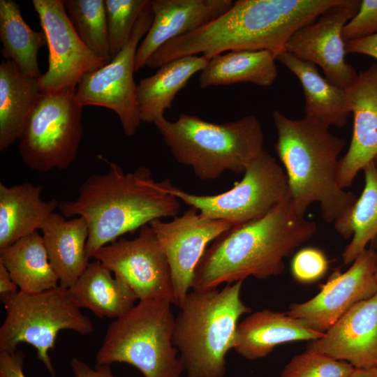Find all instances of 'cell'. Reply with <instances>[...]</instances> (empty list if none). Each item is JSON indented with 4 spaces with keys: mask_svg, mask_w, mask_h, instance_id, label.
I'll return each mask as SVG.
<instances>
[{
    "mask_svg": "<svg viewBox=\"0 0 377 377\" xmlns=\"http://www.w3.org/2000/svg\"><path fill=\"white\" fill-rule=\"evenodd\" d=\"M149 0H105L112 59L128 43Z\"/></svg>",
    "mask_w": 377,
    "mask_h": 377,
    "instance_id": "cell-32",
    "label": "cell"
},
{
    "mask_svg": "<svg viewBox=\"0 0 377 377\" xmlns=\"http://www.w3.org/2000/svg\"><path fill=\"white\" fill-rule=\"evenodd\" d=\"M172 303L141 300L108 326L96 353V364L126 363L145 377H180L183 365L173 343Z\"/></svg>",
    "mask_w": 377,
    "mask_h": 377,
    "instance_id": "cell-7",
    "label": "cell"
},
{
    "mask_svg": "<svg viewBox=\"0 0 377 377\" xmlns=\"http://www.w3.org/2000/svg\"><path fill=\"white\" fill-rule=\"evenodd\" d=\"M339 1L237 0L219 17L165 43L147 64L159 68L182 57L201 54L209 60L239 50H269L276 58L296 31Z\"/></svg>",
    "mask_w": 377,
    "mask_h": 377,
    "instance_id": "cell-1",
    "label": "cell"
},
{
    "mask_svg": "<svg viewBox=\"0 0 377 377\" xmlns=\"http://www.w3.org/2000/svg\"><path fill=\"white\" fill-rule=\"evenodd\" d=\"M3 304L6 315L0 327V352H13L19 343H29L52 377L55 371L49 351L59 332L70 330L87 335L94 330L70 289L60 286L37 293L19 290Z\"/></svg>",
    "mask_w": 377,
    "mask_h": 377,
    "instance_id": "cell-8",
    "label": "cell"
},
{
    "mask_svg": "<svg viewBox=\"0 0 377 377\" xmlns=\"http://www.w3.org/2000/svg\"><path fill=\"white\" fill-rule=\"evenodd\" d=\"M377 251L366 249L345 272H334L311 300L290 305L288 314L325 333L359 302L377 293Z\"/></svg>",
    "mask_w": 377,
    "mask_h": 377,
    "instance_id": "cell-15",
    "label": "cell"
},
{
    "mask_svg": "<svg viewBox=\"0 0 377 377\" xmlns=\"http://www.w3.org/2000/svg\"><path fill=\"white\" fill-rule=\"evenodd\" d=\"M276 59L298 78L303 87L304 117L328 128H342L346 125L350 114L346 89L323 77L316 64L286 50Z\"/></svg>",
    "mask_w": 377,
    "mask_h": 377,
    "instance_id": "cell-22",
    "label": "cell"
},
{
    "mask_svg": "<svg viewBox=\"0 0 377 377\" xmlns=\"http://www.w3.org/2000/svg\"><path fill=\"white\" fill-rule=\"evenodd\" d=\"M149 225L167 255L174 286L175 304L179 306L192 289L195 269L208 244L235 226L224 220L204 216L192 207L171 221L156 219Z\"/></svg>",
    "mask_w": 377,
    "mask_h": 377,
    "instance_id": "cell-16",
    "label": "cell"
},
{
    "mask_svg": "<svg viewBox=\"0 0 377 377\" xmlns=\"http://www.w3.org/2000/svg\"><path fill=\"white\" fill-rule=\"evenodd\" d=\"M75 91L40 93L19 139L21 158L29 168L40 172L66 170L75 160L84 107Z\"/></svg>",
    "mask_w": 377,
    "mask_h": 377,
    "instance_id": "cell-9",
    "label": "cell"
},
{
    "mask_svg": "<svg viewBox=\"0 0 377 377\" xmlns=\"http://www.w3.org/2000/svg\"><path fill=\"white\" fill-rule=\"evenodd\" d=\"M369 247L377 251V237L370 243Z\"/></svg>",
    "mask_w": 377,
    "mask_h": 377,
    "instance_id": "cell-41",
    "label": "cell"
},
{
    "mask_svg": "<svg viewBox=\"0 0 377 377\" xmlns=\"http://www.w3.org/2000/svg\"><path fill=\"white\" fill-rule=\"evenodd\" d=\"M354 369L347 362L306 349L292 357L280 377H348Z\"/></svg>",
    "mask_w": 377,
    "mask_h": 377,
    "instance_id": "cell-33",
    "label": "cell"
},
{
    "mask_svg": "<svg viewBox=\"0 0 377 377\" xmlns=\"http://www.w3.org/2000/svg\"><path fill=\"white\" fill-rule=\"evenodd\" d=\"M103 174L89 176L81 184L73 200L59 202L58 208L65 217H83L87 224L88 258L102 246L122 235L133 232L151 221L177 216L179 199L170 193L169 179L156 181L150 170L141 166L125 172L109 162Z\"/></svg>",
    "mask_w": 377,
    "mask_h": 377,
    "instance_id": "cell-2",
    "label": "cell"
},
{
    "mask_svg": "<svg viewBox=\"0 0 377 377\" xmlns=\"http://www.w3.org/2000/svg\"><path fill=\"white\" fill-rule=\"evenodd\" d=\"M375 280H376V284H377V266H376V271H375Z\"/></svg>",
    "mask_w": 377,
    "mask_h": 377,
    "instance_id": "cell-42",
    "label": "cell"
},
{
    "mask_svg": "<svg viewBox=\"0 0 377 377\" xmlns=\"http://www.w3.org/2000/svg\"><path fill=\"white\" fill-rule=\"evenodd\" d=\"M49 50L48 69L38 78L42 93L76 89L82 76L107 64L79 38L62 0H33Z\"/></svg>",
    "mask_w": 377,
    "mask_h": 377,
    "instance_id": "cell-13",
    "label": "cell"
},
{
    "mask_svg": "<svg viewBox=\"0 0 377 377\" xmlns=\"http://www.w3.org/2000/svg\"><path fill=\"white\" fill-rule=\"evenodd\" d=\"M41 91L38 78L24 74L10 60L0 64V151L22 135Z\"/></svg>",
    "mask_w": 377,
    "mask_h": 377,
    "instance_id": "cell-26",
    "label": "cell"
},
{
    "mask_svg": "<svg viewBox=\"0 0 377 377\" xmlns=\"http://www.w3.org/2000/svg\"><path fill=\"white\" fill-rule=\"evenodd\" d=\"M243 281L223 288L192 289L175 320L173 343L187 377H223L238 321L251 309L241 298Z\"/></svg>",
    "mask_w": 377,
    "mask_h": 377,
    "instance_id": "cell-5",
    "label": "cell"
},
{
    "mask_svg": "<svg viewBox=\"0 0 377 377\" xmlns=\"http://www.w3.org/2000/svg\"><path fill=\"white\" fill-rule=\"evenodd\" d=\"M151 25L139 45L135 71L146 66L162 45L198 29L219 17L233 4L231 0H152Z\"/></svg>",
    "mask_w": 377,
    "mask_h": 377,
    "instance_id": "cell-19",
    "label": "cell"
},
{
    "mask_svg": "<svg viewBox=\"0 0 377 377\" xmlns=\"http://www.w3.org/2000/svg\"><path fill=\"white\" fill-rule=\"evenodd\" d=\"M272 119L277 136L274 149L287 176L293 210L304 216L309 207L318 202L322 219L334 223L357 199L337 181L344 140L304 117L293 119L274 110Z\"/></svg>",
    "mask_w": 377,
    "mask_h": 377,
    "instance_id": "cell-4",
    "label": "cell"
},
{
    "mask_svg": "<svg viewBox=\"0 0 377 377\" xmlns=\"http://www.w3.org/2000/svg\"><path fill=\"white\" fill-rule=\"evenodd\" d=\"M70 365L74 377H114L110 365L96 364L91 368L77 357L71 359Z\"/></svg>",
    "mask_w": 377,
    "mask_h": 377,
    "instance_id": "cell-37",
    "label": "cell"
},
{
    "mask_svg": "<svg viewBox=\"0 0 377 377\" xmlns=\"http://www.w3.org/2000/svg\"><path fill=\"white\" fill-rule=\"evenodd\" d=\"M329 260L325 253L315 247H304L294 255L291 264V274L300 283H311L320 279L327 273Z\"/></svg>",
    "mask_w": 377,
    "mask_h": 377,
    "instance_id": "cell-34",
    "label": "cell"
},
{
    "mask_svg": "<svg viewBox=\"0 0 377 377\" xmlns=\"http://www.w3.org/2000/svg\"><path fill=\"white\" fill-rule=\"evenodd\" d=\"M346 89L353 131L348 151L339 162L337 181L343 189L377 157V64L361 71Z\"/></svg>",
    "mask_w": 377,
    "mask_h": 377,
    "instance_id": "cell-17",
    "label": "cell"
},
{
    "mask_svg": "<svg viewBox=\"0 0 377 377\" xmlns=\"http://www.w3.org/2000/svg\"><path fill=\"white\" fill-rule=\"evenodd\" d=\"M209 59L202 55H191L172 60L158 68L152 75L142 79L137 85V101L142 121L154 123L172 108L179 93Z\"/></svg>",
    "mask_w": 377,
    "mask_h": 377,
    "instance_id": "cell-24",
    "label": "cell"
},
{
    "mask_svg": "<svg viewBox=\"0 0 377 377\" xmlns=\"http://www.w3.org/2000/svg\"><path fill=\"white\" fill-rule=\"evenodd\" d=\"M0 40L1 54L15 63L25 75L39 78L40 48L47 45L45 34L33 30L24 20L20 7L13 0H0Z\"/></svg>",
    "mask_w": 377,
    "mask_h": 377,
    "instance_id": "cell-30",
    "label": "cell"
},
{
    "mask_svg": "<svg viewBox=\"0 0 377 377\" xmlns=\"http://www.w3.org/2000/svg\"><path fill=\"white\" fill-rule=\"evenodd\" d=\"M43 188L30 182L0 183V250L40 229L59 202L40 198Z\"/></svg>",
    "mask_w": 377,
    "mask_h": 377,
    "instance_id": "cell-23",
    "label": "cell"
},
{
    "mask_svg": "<svg viewBox=\"0 0 377 377\" xmlns=\"http://www.w3.org/2000/svg\"><path fill=\"white\" fill-rule=\"evenodd\" d=\"M24 358L22 351L0 352V377H26L23 371Z\"/></svg>",
    "mask_w": 377,
    "mask_h": 377,
    "instance_id": "cell-36",
    "label": "cell"
},
{
    "mask_svg": "<svg viewBox=\"0 0 377 377\" xmlns=\"http://www.w3.org/2000/svg\"><path fill=\"white\" fill-rule=\"evenodd\" d=\"M348 377H377V367L355 368Z\"/></svg>",
    "mask_w": 377,
    "mask_h": 377,
    "instance_id": "cell-40",
    "label": "cell"
},
{
    "mask_svg": "<svg viewBox=\"0 0 377 377\" xmlns=\"http://www.w3.org/2000/svg\"><path fill=\"white\" fill-rule=\"evenodd\" d=\"M40 230L59 286L71 288L90 263L87 253L89 229L85 219L76 216L66 220L64 215L54 212Z\"/></svg>",
    "mask_w": 377,
    "mask_h": 377,
    "instance_id": "cell-21",
    "label": "cell"
},
{
    "mask_svg": "<svg viewBox=\"0 0 377 377\" xmlns=\"http://www.w3.org/2000/svg\"><path fill=\"white\" fill-rule=\"evenodd\" d=\"M68 16L88 49L106 63L112 56L105 0L64 1Z\"/></svg>",
    "mask_w": 377,
    "mask_h": 377,
    "instance_id": "cell-31",
    "label": "cell"
},
{
    "mask_svg": "<svg viewBox=\"0 0 377 377\" xmlns=\"http://www.w3.org/2000/svg\"><path fill=\"white\" fill-rule=\"evenodd\" d=\"M376 367H377V366H376Z\"/></svg>",
    "mask_w": 377,
    "mask_h": 377,
    "instance_id": "cell-44",
    "label": "cell"
},
{
    "mask_svg": "<svg viewBox=\"0 0 377 377\" xmlns=\"http://www.w3.org/2000/svg\"><path fill=\"white\" fill-rule=\"evenodd\" d=\"M241 181L219 194L201 195L187 193L172 183L168 191L207 218L238 226L259 219L289 199L288 179L283 168L264 150L247 167Z\"/></svg>",
    "mask_w": 377,
    "mask_h": 377,
    "instance_id": "cell-10",
    "label": "cell"
},
{
    "mask_svg": "<svg viewBox=\"0 0 377 377\" xmlns=\"http://www.w3.org/2000/svg\"><path fill=\"white\" fill-rule=\"evenodd\" d=\"M377 34V0L361 1L357 14L342 29L344 42Z\"/></svg>",
    "mask_w": 377,
    "mask_h": 377,
    "instance_id": "cell-35",
    "label": "cell"
},
{
    "mask_svg": "<svg viewBox=\"0 0 377 377\" xmlns=\"http://www.w3.org/2000/svg\"><path fill=\"white\" fill-rule=\"evenodd\" d=\"M323 334L287 312L263 309L251 313L238 324L233 349L242 357L256 360L265 357L280 344L313 341Z\"/></svg>",
    "mask_w": 377,
    "mask_h": 377,
    "instance_id": "cell-20",
    "label": "cell"
},
{
    "mask_svg": "<svg viewBox=\"0 0 377 377\" xmlns=\"http://www.w3.org/2000/svg\"><path fill=\"white\" fill-rule=\"evenodd\" d=\"M364 186L359 198L334 223L336 232L350 242L342 253L348 265L377 237V167L374 161L363 169Z\"/></svg>",
    "mask_w": 377,
    "mask_h": 377,
    "instance_id": "cell-29",
    "label": "cell"
},
{
    "mask_svg": "<svg viewBox=\"0 0 377 377\" xmlns=\"http://www.w3.org/2000/svg\"><path fill=\"white\" fill-rule=\"evenodd\" d=\"M276 56L269 50L230 51L210 59L200 72L199 85L212 86L250 82L271 86L278 76Z\"/></svg>",
    "mask_w": 377,
    "mask_h": 377,
    "instance_id": "cell-27",
    "label": "cell"
},
{
    "mask_svg": "<svg viewBox=\"0 0 377 377\" xmlns=\"http://www.w3.org/2000/svg\"><path fill=\"white\" fill-rule=\"evenodd\" d=\"M345 51L346 54H362L377 59V34L345 42Z\"/></svg>",
    "mask_w": 377,
    "mask_h": 377,
    "instance_id": "cell-38",
    "label": "cell"
},
{
    "mask_svg": "<svg viewBox=\"0 0 377 377\" xmlns=\"http://www.w3.org/2000/svg\"><path fill=\"white\" fill-rule=\"evenodd\" d=\"M19 288L13 281L5 267L0 263V299L4 303L19 291Z\"/></svg>",
    "mask_w": 377,
    "mask_h": 377,
    "instance_id": "cell-39",
    "label": "cell"
},
{
    "mask_svg": "<svg viewBox=\"0 0 377 377\" xmlns=\"http://www.w3.org/2000/svg\"><path fill=\"white\" fill-rule=\"evenodd\" d=\"M360 2L340 0L316 20L296 31L285 50L319 66L330 83L347 89L358 75L355 68L346 61L342 29L357 14Z\"/></svg>",
    "mask_w": 377,
    "mask_h": 377,
    "instance_id": "cell-14",
    "label": "cell"
},
{
    "mask_svg": "<svg viewBox=\"0 0 377 377\" xmlns=\"http://www.w3.org/2000/svg\"><path fill=\"white\" fill-rule=\"evenodd\" d=\"M307 349L320 352L355 368L377 366V293L353 305Z\"/></svg>",
    "mask_w": 377,
    "mask_h": 377,
    "instance_id": "cell-18",
    "label": "cell"
},
{
    "mask_svg": "<svg viewBox=\"0 0 377 377\" xmlns=\"http://www.w3.org/2000/svg\"><path fill=\"white\" fill-rule=\"evenodd\" d=\"M153 17L151 3L149 1L128 43L110 62L85 73L76 87V96L83 106H101L114 111L127 136H133L142 121L133 73L138 45L149 31Z\"/></svg>",
    "mask_w": 377,
    "mask_h": 377,
    "instance_id": "cell-11",
    "label": "cell"
},
{
    "mask_svg": "<svg viewBox=\"0 0 377 377\" xmlns=\"http://www.w3.org/2000/svg\"><path fill=\"white\" fill-rule=\"evenodd\" d=\"M154 124L175 159L201 180L215 179L226 171L244 173L264 151L262 126L251 114L215 124L180 113L174 121L163 117Z\"/></svg>",
    "mask_w": 377,
    "mask_h": 377,
    "instance_id": "cell-6",
    "label": "cell"
},
{
    "mask_svg": "<svg viewBox=\"0 0 377 377\" xmlns=\"http://www.w3.org/2000/svg\"><path fill=\"white\" fill-rule=\"evenodd\" d=\"M0 263L20 291L37 293L59 286L43 237L37 231L1 249Z\"/></svg>",
    "mask_w": 377,
    "mask_h": 377,
    "instance_id": "cell-28",
    "label": "cell"
},
{
    "mask_svg": "<svg viewBox=\"0 0 377 377\" xmlns=\"http://www.w3.org/2000/svg\"><path fill=\"white\" fill-rule=\"evenodd\" d=\"M374 163H375V164H376V167H377V157L375 158Z\"/></svg>",
    "mask_w": 377,
    "mask_h": 377,
    "instance_id": "cell-43",
    "label": "cell"
},
{
    "mask_svg": "<svg viewBox=\"0 0 377 377\" xmlns=\"http://www.w3.org/2000/svg\"><path fill=\"white\" fill-rule=\"evenodd\" d=\"M112 273L99 260L89 263L69 288L80 309H87L101 318L116 319L135 306L138 298L134 292Z\"/></svg>",
    "mask_w": 377,
    "mask_h": 377,
    "instance_id": "cell-25",
    "label": "cell"
},
{
    "mask_svg": "<svg viewBox=\"0 0 377 377\" xmlns=\"http://www.w3.org/2000/svg\"><path fill=\"white\" fill-rule=\"evenodd\" d=\"M316 230L315 222L297 214L289 199L285 200L263 217L233 227L214 240L195 269L192 289L217 288L249 276H278L285 269L284 258Z\"/></svg>",
    "mask_w": 377,
    "mask_h": 377,
    "instance_id": "cell-3",
    "label": "cell"
},
{
    "mask_svg": "<svg viewBox=\"0 0 377 377\" xmlns=\"http://www.w3.org/2000/svg\"><path fill=\"white\" fill-rule=\"evenodd\" d=\"M127 284L138 300L175 303L170 267L165 250L149 224L132 239L120 237L92 256Z\"/></svg>",
    "mask_w": 377,
    "mask_h": 377,
    "instance_id": "cell-12",
    "label": "cell"
}]
</instances>
